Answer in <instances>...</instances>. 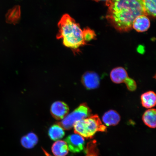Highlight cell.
<instances>
[{"mask_svg": "<svg viewBox=\"0 0 156 156\" xmlns=\"http://www.w3.org/2000/svg\"><path fill=\"white\" fill-rule=\"evenodd\" d=\"M65 133L63 128L57 124H54L50 127L48 131V135L51 139L56 141L64 137Z\"/></svg>", "mask_w": 156, "mask_h": 156, "instance_id": "obj_15", "label": "cell"}, {"mask_svg": "<svg viewBox=\"0 0 156 156\" xmlns=\"http://www.w3.org/2000/svg\"><path fill=\"white\" fill-rule=\"evenodd\" d=\"M43 151L44 152L46 156H52L51 155H50V154H49L45 150L42 149Z\"/></svg>", "mask_w": 156, "mask_h": 156, "instance_id": "obj_19", "label": "cell"}, {"mask_svg": "<svg viewBox=\"0 0 156 156\" xmlns=\"http://www.w3.org/2000/svg\"><path fill=\"white\" fill-rule=\"evenodd\" d=\"M50 112L55 119L60 120H63L67 115L69 108L66 103L62 101H56L51 105Z\"/></svg>", "mask_w": 156, "mask_h": 156, "instance_id": "obj_7", "label": "cell"}, {"mask_svg": "<svg viewBox=\"0 0 156 156\" xmlns=\"http://www.w3.org/2000/svg\"><path fill=\"white\" fill-rule=\"evenodd\" d=\"M120 119V115L116 111L112 110L105 112L102 118L103 123L107 126H116Z\"/></svg>", "mask_w": 156, "mask_h": 156, "instance_id": "obj_10", "label": "cell"}, {"mask_svg": "<svg viewBox=\"0 0 156 156\" xmlns=\"http://www.w3.org/2000/svg\"><path fill=\"white\" fill-rule=\"evenodd\" d=\"M91 110L87 103H83L73 112L68 114L61 122H57L56 124L62 127L64 130H69L73 127L76 122L91 115Z\"/></svg>", "mask_w": 156, "mask_h": 156, "instance_id": "obj_4", "label": "cell"}, {"mask_svg": "<svg viewBox=\"0 0 156 156\" xmlns=\"http://www.w3.org/2000/svg\"><path fill=\"white\" fill-rule=\"evenodd\" d=\"M65 140L69 151L72 153H80L84 149V138L79 134L76 133L71 134L66 137Z\"/></svg>", "mask_w": 156, "mask_h": 156, "instance_id": "obj_6", "label": "cell"}, {"mask_svg": "<svg viewBox=\"0 0 156 156\" xmlns=\"http://www.w3.org/2000/svg\"><path fill=\"white\" fill-rule=\"evenodd\" d=\"M58 39H61L64 46L77 49L86 44L83 30L79 23L67 13L62 16L58 24Z\"/></svg>", "mask_w": 156, "mask_h": 156, "instance_id": "obj_2", "label": "cell"}, {"mask_svg": "<svg viewBox=\"0 0 156 156\" xmlns=\"http://www.w3.org/2000/svg\"><path fill=\"white\" fill-rule=\"evenodd\" d=\"M111 80L116 84L125 83L130 91L135 90L136 83L133 80L128 77L127 72L124 68L117 67L113 69L110 74Z\"/></svg>", "mask_w": 156, "mask_h": 156, "instance_id": "obj_5", "label": "cell"}, {"mask_svg": "<svg viewBox=\"0 0 156 156\" xmlns=\"http://www.w3.org/2000/svg\"><path fill=\"white\" fill-rule=\"evenodd\" d=\"M38 141V138L36 134L31 132L21 138V143L23 147L26 149H30L37 145Z\"/></svg>", "mask_w": 156, "mask_h": 156, "instance_id": "obj_14", "label": "cell"}, {"mask_svg": "<svg viewBox=\"0 0 156 156\" xmlns=\"http://www.w3.org/2000/svg\"><path fill=\"white\" fill-rule=\"evenodd\" d=\"M100 77L94 72H87L84 74L82 78L83 84L87 89L97 88L100 84Z\"/></svg>", "mask_w": 156, "mask_h": 156, "instance_id": "obj_8", "label": "cell"}, {"mask_svg": "<svg viewBox=\"0 0 156 156\" xmlns=\"http://www.w3.org/2000/svg\"><path fill=\"white\" fill-rule=\"evenodd\" d=\"M146 15L156 16V0H142Z\"/></svg>", "mask_w": 156, "mask_h": 156, "instance_id": "obj_16", "label": "cell"}, {"mask_svg": "<svg viewBox=\"0 0 156 156\" xmlns=\"http://www.w3.org/2000/svg\"><path fill=\"white\" fill-rule=\"evenodd\" d=\"M141 99L142 106L146 108H151L155 106L156 95L153 91H148L143 94Z\"/></svg>", "mask_w": 156, "mask_h": 156, "instance_id": "obj_11", "label": "cell"}, {"mask_svg": "<svg viewBox=\"0 0 156 156\" xmlns=\"http://www.w3.org/2000/svg\"><path fill=\"white\" fill-rule=\"evenodd\" d=\"M95 1H108V0H94Z\"/></svg>", "mask_w": 156, "mask_h": 156, "instance_id": "obj_20", "label": "cell"}, {"mask_svg": "<svg viewBox=\"0 0 156 156\" xmlns=\"http://www.w3.org/2000/svg\"><path fill=\"white\" fill-rule=\"evenodd\" d=\"M106 5L107 20L120 32L129 31L136 17L147 16L142 0H108Z\"/></svg>", "mask_w": 156, "mask_h": 156, "instance_id": "obj_1", "label": "cell"}, {"mask_svg": "<svg viewBox=\"0 0 156 156\" xmlns=\"http://www.w3.org/2000/svg\"><path fill=\"white\" fill-rule=\"evenodd\" d=\"M156 112L155 109H149L144 112L142 117V120L144 124L149 127L156 128Z\"/></svg>", "mask_w": 156, "mask_h": 156, "instance_id": "obj_13", "label": "cell"}, {"mask_svg": "<svg viewBox=\"0 0 156 156\" xmlns=\"http://www.w3.org/2000/svg\"><path fill=\"white\" fill-rule=\"evenodd\" d=\"M84 36L86 42L90 41L94 37L95 34L92 30L89 29H85L83 30Z\"/></svg>", "mask_w": 156, "mask_h": 156, "instance_id": "obj_18", "label": "cell"}, {"mask_svg": "<svg viewBox=\"0 0 156 156\" xmlns=\"http://www.w3.org/2000/svg\"><path fill=\"white\" fill-rule=\"evenodd\" d=\"M75 133L87 139H91L97 132H106L107 128L103 124L97 115L91 114L86 118L79 120L73 126Z\"/></svg>", "mask_w": 156, "mask_h": 156, "instance_id": "obj_3", "label": "cell"}, {"mask_svg": "<svg viewBox=\"0 0 156 156\" xmlns=\"http://www.w3.org/2000/svg\"><path fill=\"white\" fill-rule=\"evenodd\" d=\"M51 150L52 153L55 156H66L69 151L66 142L61 140L54 142L52 146Z\"/></svg>", "mask_w": 156, "mask_h": 156, "instance_id": "obj_12", "label": "cell"}, {"mask_svg": "<svg viewBox=\"0 0 156 156\" xmlns=\"http://www.w3.org/2000/svg\"><path fill=\"white\" fill-rule=\"evenodd\" d=\"M150 21L147 16L141 15L134 20L132 25V28L139 32L147 31L150 27Z\"/></svg>", "mask_w": 156, "mask_h": 156, "instance_id": "obj_9", "label": "cell"}, {"mask_svg": "<svg viewBox=\"0 0 156 156\" xmlns=\"http://www.w3.org/2000/svg\"><path fill=\"white\" fill-rule=\"evenodd\" d=\"M85 151L86 156H99L96 140H93L87 143Z\"/></svg>", "mask_w": 156, "mask_h": 156, "instance_id": "obj_17", "label": "cell"}]
</instances>
